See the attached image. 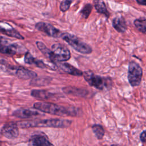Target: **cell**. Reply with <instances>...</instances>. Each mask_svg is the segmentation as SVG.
Here are the masks:
<instances>
[{
	"label": "cell",
	"mask_w": 146,
	"mask_h": 146,
	"mask_svg": "<svg viewBox=\"0 0 146 146\" xmlns=\"http://www.w3.org/2000/svg\"><path fill=\"white\" fill-rule=\"evenodd\" d=\"M33 107L44 113L61 116H76L78 115V109L74 107H64L51 102H36Z\"/></svg>",
	"instance_id": "2"
},
{
	"label": "cell",
	"mask_w": 146,
	"mask_h": 146,
	"mask_svg": "<svg viewBox=\"0 0 146 146\" xmlns=\"http://www.w3.org/2000/svg\"><path fill=\"white\" fill-rule=\"evenodd\" d=\"M92 130L95 134L96 138L99 140H100L103 139L104 134H105V131L103 128V127L98 124H95L92 125Z\"/></svg>",
	"instance_id": "20"
},
{
	"label": "cell",
	"mask_w": 146,
	"mask_h": 146,
	"mask_svg": "<svg viewBox=\"0 0 146 146\" xmlns=\"http://www.w3.org/2000/svg\"><path fill=\"white\" fill-rule=\"evenodd\" d=\"M58 67H59L64 72L74 75V76H82L83 74V72L81 70L76 68L72 65L65 63V62H57L55 64Z\"/></svg>",
	"instance_id": "11"
},
{
	"label": "cell",
	"mask_w": 146,
	"mask_h": 146,
	"mask_svg": "<svg viewBox=\"0 0 146 146\" xmlns=\"http://www.w3.org/2000/svg\"><path fill=\"white\" fill-rule=\"evenodd\" d=\"M94 5L98 13L104 14L107 18L109 17L110 14L107 11L105 3L102 0H94Z\"/></svg>",
	"instance_id": "18"
},
{
	"label": "cell",
	"mask_w": 146,
	"mask_h": 146,
	"mask_svg": "<svg viewBox=\"0 0 146 146\" xmlns=\"http://www.w3.org/2000/svg\"><path fill=\"white\" fill-rule=\"evenodd\" d=\"M60 38L71 46L75 51L83 54H90L92 49L88 44L80 40L75 35L68 33H62Z\"/></svg>",
	"instance_id": "5"
},
{
	"label": "cell",
	"mask_w": 146,
	"mask_h": 146,
	"mask_svg": "<svg viewBox=\"0 0 146 146\" xmlns=\"http://www.w3.org/2000/svg\"><path fill=\"white\" fill-rule=\"evenodd\" d=\"M30 94L33 97L40 100H47L54 96V94L44 90H33Z\"/></svg>",
	"instance_id": "17"
},
{
	"label": "cell",
	"mask_w": 146,
	"mask_h": 146,
	"mask_svg": "<svg viewBox=\"0 0 146 146\" xmlns=\"http://www.w3.org/2000/svg\"><path fill=\"white\" fill-rule=\"evenodd\" d=\"M1 64L4 66L3 71L9 73L10 75L15 76L18 78L23 79H29L31 78H35L37 76V74L30 70H29L24 67L19 66H11L3 64Z\"/></svg>",
	"instance_id": "6"
},
{
	"label": "cell",
	"mask_w": 146,
	"mask_h": 146,
	"mask_svg": "<svg viewBox=\"0 0 146 146\" xmlns=\"http://www.w3.org/2000/svg\"><path fill=\"white\" fill-rule=\"evenodd\" d=\"M92 9V6L91 4L86 5L80 11L82 17L84 19L88 18V16L91 13Z\"/></svg>",
	"instance_id": "22"
},
{
	"label": "cell",
	"mask_w": 146,
	"mask_h": 146,
	"mask_svg": "<svg viewBox=\"0 0 146 146\" xmlns=\"http://www.w3.org/2000/svg\"><path fill=\"white\" fill-rule=\"evenodd\" d=\"M29 144L36 146L53 145L50 141L47 136L43 132L35 133L31 136L29 140Z\"/></svg>",
	"instance_id": "10"
},
{
	"label": "cell",
	"mask_w": 146,
	"mask_h": 146,
	"mask_svg": "<svg viewBox=\"0 0 146 146\" xmlns=\"http://www.w3.org/2000/svg\"><path fill=\"white\" fill-rule=\"evenodd\" d=\"M18 126L21 128L31 127H52L58 128H65L70 127L72 121L67 119H50L44 120H34L27 121H21L17 122Z\"/></svg>",
	"instance_id": "3"
},
{
	"label": "cell",
	"mask_w": 146,
	"mask_h": 146,
	"mask_svg": "<svg viewBox=\"0 0 146 146\" xmlns=\"http://www.w3.org/2000/svg\"><path fill=\"white\" fill-rule=\"evenodd\" d=\"M35 27L38 30L44 33L47 35L51 37L59 38L60 37L62 34L59 30L55 28L52 25L47 22H38L35 24Z\"/></svg>",
	"instance_id": "9"
},
{
	"label": "cell",
	"mask_w": 146,
	"mask_h": 146,
	"mask_svg": "<svg viewBox=\"0 0 146 146\" xmlns=\"http://www.w3.org/2000/svg\"><path fill=\"white\" fill-rule=\"evenodd\" d=\"M62 90L66 94L73 95L84 98L87 97V96L90 94V92L87 90L75 87H65L62 88Z\"/></svg>",
	"instance_id": "12"
},
{
	"label": "cell",
	"mask_w": 146,
	"mask_h": 146,
	"mask_svg": "<svg viewBox=\"0 0 146 146\" xmlns=\"http://www.w3.org/2000/svg\"><path fill=\"white\" fill-rule=\"evenodd\" d=\"M136 28L142 33L146 34V18H139L134 21Z\"/></svg>",
	"instance_id": "21"
},
{
	"label": "cell",
	"mask_w": 146,
	"mask_h": 146,
	"mask_svg": "<svg viewBox=\"0 0 146 146\" xmlns=\"http://www.w3.org/2000/svg\"><path fill=\"white\" fill-rule=\"evenodd\" d=\"M40 113L30 109H18L14 111L13 115L21 119H28L39 115Z\"/></svg>",
	"instance_id": "13"
},
{
	"label": "cell",
	"mask_w": 146,
	"mask_h": 146,
	"mask_svg": "<svg viewBox=\"0 0 146 146\" xmlns=\"http://www.w3.org/2000/svg\"><path fill=\"white\" fill-rule=\"evenodd\" d=\"M1 33L11 37H14L15 38L23 40L24 39V37L15 29L13 28L10 29H5L1 27Z\"/></svg>",
	"instance_id": "19"
},
{
	"label": "cell",
	"mask_w": 146,
	"mask_h": 146,
	"mask_svg": "<svg viewBox=\"0 0 146 146\" xmlns=\"http://www.w3.org/2000/svg\"><path fill=\"white\" fill-rule=\"evenodd\" d=\"M140 139L141 141L146 142V130L143 131L140 136Z\"/></svg>",
	"instance_id": "24"
},
{
	"label": "cell",
	"mask_w": 146,
	"mask_h": 146,
	"mask_svg": "<svg viewBox=\"0 0 146 146\" xmlns=\"http://www.w3.org/2000/svg\"><path fill=\"white\" fill-rule=\"evenodd\" d=\"M83 76L90 86L99 90H108L112 86V80L110 77H104L95 74L91 71L83 72Z\"/></svg>",
	"instance_id": "4"
},
{
	"label": "cell",
	"mask_w": 146,
	"mask_h": 146,
	"mask_svg": "<svg viewBox=\"0 0 146 146\" xmlns=\"http://www.w3.org/2000/svg\"><path fill=\"white\" fill-rule=\"evenodd\" d=\"M136 1L140 5L146 6V0H136Z\"/></svg>",
	"instance_id": "25"
},
{
	"label": "cell",
	"mask_w": 146,
	"mask_h": 146,
	"mask_svg": "<svg viewBox=\"0 0 146 146\" xmlns=\"http://www.w3.org/2000/svg\"><path fill=\"white\" fill-rule=\"evenodd\" d=\"M24 62L29 64H34L40 68H47L48 67V65L44 63L42 60H39L33 56L29 52H26L24 57Z\"/></svg>",
	"instance_id": "14"
},
{
	"label": "cell",
	"mask_w": 146,
	"mask_h": 146,
	"mask_svg": "<svg viewBox=\"0 0 146 146\" xmlns=\"http://www.w3.org/2000/svg\"><path fill=\"white\" fill-rule=\"evenodd\" d=\"M2 136L9 139H15L19 135V129L17 123L10 121L5 124L1 129Z\"/></svg>",
	"instance_id": "8"
},
{
	"label": "cell",
	"mask_w": 146,
	"mask_h": 146,
	"mask_svg": "<svg viewBox=\"0 0 146 146\" xmlns=\"http://www.w3.org/2000/svg\"><path fill=\"white\" fill-rule=\"evenodd\" d=\"M40 51L52 63L62 62L68 60L71 58V52L68 48L61 43H55L51 46V50L42 42H36Z\"/></svg>",
	"instance_id": "1"
},
{
	"label": "cell",
	"mask_w": 146,
	"mask_h": 146,
	"mask_svg": "<svg viewBox=\"0 0 146 146\" xmlns=\"http://www.w3.org/2000/svg\"><path fill=\"white\" fill-rule=\"evenodd\" d=\"M112 26L117 32L121 33H124L127 29L126 22L121 16H117L113 18Z\"/></svg>",
	"instance_id": "15"
},
{
	"label": "cell",
	"mask_w": 146,
	"mask_h": 146,
	"mask_svg": "<svg viewBox=\"0 0 146 146\" xmlns=\"http://www.w3.org/2000/svg\"><path fill=\"white\" fill-rule=\"evenodd\" d=\"M19 45L16 43L9 44H3L1 43L0 51L2 54L7 55H15L19 49Z\"/></svg>",
	"instance_id": "16"
},
{
	"label": "cell",
	"mask_w": 146,
	"mask_h": 146,
	"mask_svg": "<svg viewBox=\"0 0 146 146\" xmlns=\"http://www.w3.org/2000/svg\"><path fill=\"white\" fill-rule=\"evenodd\" d=\"M143 70L140 66L134 61L129 62L128 70V80L132 87L138 86L141 82Z\"/></svg>",
	"instance_id": "7"
},
{
	"label": "cell",
	"mask_w": 146,
	"mask_h": 146,
	"mask_svg": "<svg viewBox=\"0 0 146 146\" xmlns=\"http://www.w3.org/2000/svg\"><path fill=\"white\" fill-rule=\"evenodd\" d=\"M73 1L74 0H63L60 3V10L63 12H65L68 10Z\"/></svg>",
	"instance_id": "23"
}]
</instances>
